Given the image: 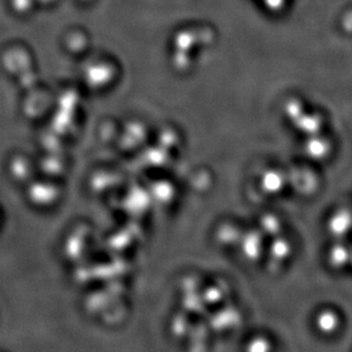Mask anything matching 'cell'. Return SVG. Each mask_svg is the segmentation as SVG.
Segmentation results:
<instances>
[{
  "instance_id": "cell-2",
  "label": "cell",
  "mask_w": 352,
  "mask_h": 352,
  "mask_svg": "<svg viewBox=\"0 0 352 352\" xmlns=\"http://www.w3.org/2000/svg\"><path fill=\"white\" fill-rule=\"evenodd\" d=\"M282 176L278 173H270L267 175L266 179L263 178V186L266 187L267 190L273 193L280 190L279 187L282 186Z\"/></svg>"
},
{
  "instance_id": "cell-1",
  "label": "cell",
  "mask_w": 352,
  "mask_h": 352,
  "mask_svg": "<svg viewBox=\"0 0 352 352\" xmlns=\"http://www.w3.org/2000/svg\"><path fill=\"white\" fill-rule=\"evenodd\" d=\"M336 324H338V318H336V314L331 313V311L322 313L318 315V318H317V326L322 332H332L333 329H336V326H338Z\"/></svg>"
}]
</instances>
